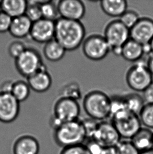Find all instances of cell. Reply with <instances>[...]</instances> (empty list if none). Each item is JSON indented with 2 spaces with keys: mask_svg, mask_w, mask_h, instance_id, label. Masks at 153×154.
<instances>
[{
  "mask_svg": "<svg viewBox=\"0 0 153 154\" xmlns=\"http://www.w3.org/2000/svg\"><path fill=\"white\" fill-rule=\"evenodd\" d=\"M59 154H90L84 144L69 146L62 148Z\"/></svg>",
  "mask_w": 153,
  "mask_h": 154,
  "instance_id": "33",
  "label": "cell"
},
{
  "mask_svg": "<svg viewBox=\"0 0 153 154\" xmlns=\"http://www.w3.org/2000/svg\"><path fill=\"white\" fill-rule=\"evenodd\" d=\"M31 88L27 82L19 80L14 82L10 94L19 103L23 102L29 97Z\"/></svg>",
  "mask_w": 153,
  "mask_h": 154,
  "instance_id": "23",
  "label": "cell"
},
{
  "mask_svg": "<svg viewBox=\"0 0 153 154\" xmlns=\"http://www.w3.org/2000/svg\"><path fill=\"white\" fill-rule=\"evenodd\" d=\"M102 154H118L116 147H104Z\"/></svg>",
  "mask_w": 153,
  "mask_h": 154,
  "instance_id": "39",
  "label": "cell"
},
{
  "mask_svg": "<svg viewBox=\"0 0 153 154\" xmlns=\"http://www.w3.org/2000/svg\"><path fill=\"white\" fill-rule=\"evenodd\" d=\"M60 97L78 100L82 97V93L78 84L71 82L67 84L61 89Z\"/></svg>",
  "mask_w": 153,
  "mask_h": 154,
  "instance_id": "26",
  "label": "cell"
},
{
  "mask_svg": "<svg viewBox=\"0 0 153 154\" xmlns=\"http://www.w3.org/2000/svg\"><path fill=\"white\" fill-rule=\"evenodd\" d=\"M27 79L31 90L38 93L47 91L52 85V76L45 66Z\"/></svg>",
  "mask_w": 153,
  "mask_h": 154,
  "instance_id": "16",
  "label": "cell"
},
{
  "mask_svg": "<svg viewBox=\"0 0 153 154\" xmlns=\"http://www.w3.org/2000/svg\"><path fill=\"white\" fill-rule=\"evenodd\" d=\"M41 1H27L25 15L33 23L42 19L40 4Z\"/></svg>",
  "mask_w": 153,
  "mask_h": 154,
  "instance_id": "28",
  "label": "cell"
},
{
  "mask_svg": "<svg viewBox=\"0 0 153 154\" xmlns=\"http://www.w3.org/2000/svg\"><path fill=\"white\" fill-rule=\"evenodd\" d=\"M86 36L85 26L80 21L59 17L55 21V39L66 51L76 50L82 44Z\"/></svg>",
  "mask_w": 153,
  "mask_h": 154,
  "instance_id": "1",
  "label": "cell"
},
{
  "mask_svg": "<svg viewBox=\"0 0 153 154\" xmlns=\"http://www.w3.org/2000/svg\"><path fill=\"white\" fill-rule=\"evenodd\" d=\"M143 55L142 45L130 38L122 46L121 56L127 61L137 62L141 60Z\"/></svg>",
  "mask_w": 153,
  "mask_h": 154,
  "instance_id": "21",
  "label": "cell"
},
{
  "mask_svg": "<svg viewBox=\"0 0 153 154\" xmlns=\"http://www.w3.org/2000/svg\"><path fill=\"white\" fill-rule=\"evenodd\" d=\"M153 38V20L142 17L130 29V38L140 44H147Z\"/></svg>",
  "mask_w": 153,
  "mask_h": 154,
  "instance_id": "14",
  "label": "cell"
},
{
  "mask_svg": "<svg viewBox=\"0 0 153 154\" xmlns=\"http://www.w3.org/2000/svg\"><path fill=\"white\" fill-rule=\"evenodd\" d=\"M12 18L0 11V33L9 31Z\"/></svg>",
  "mask_w": 153,
  "mask_h": 154,
  "instance_id": "34",
  "label": "cell"
},
{
  "mask_svg": "<svg viewBox=\"0 0 153 154\" xmlns=\"http://www.w3.org/2000/svg\"><path fill=\"white\" fill-rule=\"evenodd\" d=\"M140 19L139 14L133 10H127L120 17V20L125 26L130 29L135 25Z\"/></svg>",
  "mask_w": 153,
  "mask_h": 154,
  "instance_id": "30",
  "label": "cell"
},
{
  "mask_svg": "<svg viewBox=\"0 0 153 154\" xmlns=\"http://www.w3.org/2000/svg\"><path fill=\"white\" fill-rule=\"evenodd\" d=\"M66 50L55 38L45 44L44 46V55L48 60L56 62L64 57Z\"/></svg>",
  "mask_w": 153,
  "mask_h": 154,
  "instance_id": "22",
  "label": "cell"
},
{
  "mask_svg": "<svg viewBox=\"0 0 153 154\" xmlns=\"http://www.w3.org/2000/svg\"><path fill=\"white\" fill-rule=\"evenodd\" d=\"M130 140L140 152L153 149V131L142 127Z\"/></svg>",
  "mask_w": 153,
  "mask_h": 154,
  "instance_id": "18",
  "label": "cell"
},
{
  "mask_svg": "<svg viewBox=\"0 0 153 154\" xmlns=\"http://www.w3.org/2000/svg\"><path fill=\"white\" fill-rule=\"evenodd\" d=\"M111 123L121 138L130 140L142 126L139 115L125 109L112 115Z\"/></svg>",
  "mask_w": 153,
  "mask_h": 154,
  "instance_id": "5",
  "label": "cell"
},
{
  "mask_svg": "<svg viewBox=\"0 0 153 154\" xmlns=\"http://www.w3.org/2000/svg\"><path fill=\"white\" fill-rule=\"evenodd\" d=\"M100 7L109 17H121L127 11L128 3L125 0H104L100 2Z\"/></svg>",
  "mask_w": 153,
  "mask_h": 154,
  "instance_id": "20",
  "label": "cell"
},
{
  "mask_svg": "<svg viewBox=\"0 0 153 154\" xmlns=\"http://www.w3.org/2000/svg\"><path fill=\"white\" fill-rule=\"evenodd\" d=\"M27 1L25 0H5L0 1V11L11 18L25 15Z\"/></svg>",
  "mask_w": 153,
  "mask_h": 154,
  "instance_id": "19",
  "label": "cell"
},
{
  "mask_svg": "<svg viewBox=\"0 0 153 154\" xmlns=\"http://www.w3.org/2000/svg\"><path fill=\"white\" fill-rule=\"evenodd\" d=\"M110 47L103 36L93 34L85 39L82 43V52L90 60L99 61L108 55Z\"/></svg>",
  "mask_w": 153,
  "mask_h": 154,
  "instance_id": "8",
  "label": "cell"
},
{
  "mask_svg": "<svg viewBox=\"0 0 153 154\" xmlns=\"http://www.w3.org/2000/svg\"><path fill=\"white\" fill-rule=\"evenodd\" d=\"M20 112V103L9 93L0 91V122L9 124L14 122Z\"/></svg>",
  "mask_w": 153,
  "mask_h": 154,
  "instance_id": "11",
  "label": "cell"
},
{
  "mask_svg": "<svg viewBox=\"0 0 153 154\" xmlns=\"http://www.w3.org/2000/svg\"><path fill=\"white\" fill-rule=\"evenodd\" d=\"M60 17L73 21H80L85 16L86 7L80 0H62L57 3Z\"/></svg>",
  "mask_w": 153,
  "mask_h": 154,
  "instance_id": "13",
  "label": "cell"
},
{
  "mask_svg": "<svg viewBox=\"0 0 153 154\" xmlns=\"http://www.w3.org/2000/svg\"><path fill=\"white\" fill-rule=\"evenodd\" d=\"M85 145L90 154H102L104 148L93 140H90Z\"/></svg>",
  "mask_w": 153,
  "mask_h": 154,
  "instance_id": "35",
  "label": "cell"
},
{
  "mask_svg": "<svg viewBox=\"0 0 153 154\" xmlns=\"http://www.w3.org/2000/svg\"><path fill=\"white\" fill-rule=\"evenodd\" d=\"M111 51L116 56H121L122 55V47L114 48H111Z\"/></svg>",
  "mask_w": 153,
  "mask_h": 154,
  "instance_id": "40",
  "label": "cell"
},
{
  "mask_svg": "<svg viewBox=\"0 0 153 154\" xmlns=\"http://www.w3.org/2000/svg\"><path fill=\"white\" fill-rule=\"evenodd\" d=\"M42 18L50 21H56L59 16L57 3L52 1H41L40 4Z\"/></svg>",
  "mask_w": 153,
  "mask_h": 154,
  "instance_id": "25",
  "label": "cell"
},
{
  "mask_svg": "<svg viewBox=\"0 0 153 154\" xmlns=\"http://www.w3.org/2000/svg\"><path fill=\"white\" fill-rule=\"evenodd\" d=\"M17 71L23 77L28 78L42 69L44 64L40 54L33 48H27L15 60Z\"/></svg>",
  "mask_w": 153,
  "mask_h": 154,
  "instance_id": "7",
  "label": "cell"
},
{
  "mask_svg": "<svg viewBox=\"0 0 153 154\" xmlns=\"http://www.w3.org/2000/svg\"><path fill=\"white\" fill-rule=\"evenodd\" d=\"M40 145L36 138L28 134L19 136L12 147L13 154H38Z\"/></svg>",
  "mask_w": 153,
  "mask_h": 154,
  "instance_id": "15",
  "label": "cell"
},
{
  "mask_svg": "<svg viewBox=\"0 0 153 154\" xmlns=\"http://www.w3.org/2000/svg\"><path fill=\"white\" fill-rule=\"evenodd\" d=\"M13 83L14 82L11 81H6L4 82L1 86L0 91L10 93Z\"/></svg>",
  "mask_w": 153,
  "mask_h": 154,
  "instance_id": "37",
  "label": "cell"
},
{
  "mask_svg": "<svg viewBox=\"0 0 153 154\" xmlns=\"http://www.w3.org/2000/svg\"><path fill=\"white\" fill-rule=\"evenodd\" d=\"M54 142L61 148L83 144L87 139L82 123L80 120L63 123L53 129Z\"/></svg>",
  "mask_w": 153,
  "mask_h": 154,
  "instance_id": "2",
  "label": "cell"
},
{
  "mask_svg": "<svg viewBox=\"0 0 153 154\" xmlns=\"http://www.w3.org/2000/svg\"><path fill=\"white\" fill-rule=\"evenodd\" d=\"M149 43L150 46H151V48L152 52V53H153V38Z\"/></svg>",
  "mask_w": 153,
  "mask_h": 154,
  "instance_id": "42",
  "label": "cell"
},
{
  "mask_svg": "<svg viewBox=\"0 0 153 154\" xmlns=\"http://www.w3.org/2000/svg\"><path fill=\"white\" fill-rule=\"evenodd\" d=\"M142 125L153 129V104H145L139 115Z\"/></svg>",
  "mask_w": 153,
  "mask_h": 154,
  "instance_id": "27",
  "label": "cell"
},
{
  "mask_svg": "<svg viewBox=\"0 0 153 154\" xmlns=\"http://www.w3.org/2000/svg\"><path fill=\"white\" fill-rule=\"evenodd\" d=\"M140 154H153V149L140 152Z\"/></svg>",
  "mask_w": 153,
  "mask_h": 154,
  "instance_id": "41",
  "label": "cell"
},
{
  "mask_svg": "<svg viewBox=\"0 0 153 154\" xmlns=\"http://www.w3.org/2000/svg\"><path fill=\"white\" fill-rule=\"evenodd\" d=\"M81 122L85 128L87 138H88L91 140L93 137V135L95 133L99 123H98V121L90 118L85 119L82 120Z\"/></svg>",
  "mask_w": 153,
  "mask_h": 154,
  "instance_id": "32",
  "label": "cell"
},
{
  "mask_svg": "<svg viewBox=\"0 0 153 154\" xmlns=\"http://www.w3.org/2000/svg\"><path fill=\"white\" fill-rule=\"evenodd\" d=\"M126 83L135 92H143L153 83V76L147 64L138 61L129 69L126 75Z\"/></svg>",
  "mask_w": 153,
  "mask_h": 154,
  "instance_id": "6",
  "label": "cell"
},
{
  "mask_svg": "<svg viewBox=\"0 0 153 154\" xmlns=\"http://www.w3.org/2000/svg\"><path fill=\"white\" fill-rule=\"evenodd\" d=\"M123 97L126 108L130 112L139 115L145 105L142 97L136 93H130Z\"/></svg>",
  "mask_w": 153,
  "mask_h": 154,
  "instance_id": "24",
  "label": "cell"
},
{
  "mask_svg": "<svg viewBox=\"0 0 153 154\" xmlns=\"http://www.w3.org/2000/svg\"><path fill=\"white\" fill-rule=\"evenodd\" d=\"M55 21L42 19L33 22L29 35L34 41L46 44L55 38Z\"/></svg>",
  "mask_w": 153,
  "mask_h": 154,
  "instance_id": "12",
  "label": "cell"
},
{
  "mask_svg": "<svg viewBox=\"0 0 153 154\" xmlns=\"http://www.w3.org/2000/svg\"><path fill=\"white\" fill-rule=\"evenodd\" d=\"M83 107L89 118L104 121L110 116L111 98L104 92L93 91L85 96Z\"/></svg>",
  "mask_w": 153,
  "mask_h": 154,
  "instance_id": "3",
  "label": "cell"
},
{
  "mask_svg": "<svg viewBox=\"0 0 153 154\" xmlns=\"http://www.w3.org/2000/svg\"><path fill=\"white\" fill-rule=\"evenodd\" d=\"M33 22L25 15L12 19L8 32L13 37L21 39L29 35Z\"/></svg>",
  "mask_w": 153,
  "mask_h": 154,
  "instance_id": "17",
  "label": "cell"
},
{
  "mask_svg": "<svg viewBox=\"0 0 153 154\" xmlns=\"http://www.w3.org/2000/svg\"><path fill=\"white\" fill-rule=\"evenodd\" d=\"M80 106L77 100L60 97L54 106L53 115L50 124L52 129L63 123L79 119Z\"/></svg>",
  "mask_w": 153,
  "mask_h": 154,
  "instance_id": "4",
  "label": "cell"
},
{
  "mask_svg": "<svg viewBox=\"0 0 153 154\" xmlns=\"http://www.w3.org/2000/svg\"></svg>",
  "mask_w": 153,
  "mask_h": 154,
  "instance_id": "43",
  "label": "cell"
},
{
  "mask_svg": "<svg viewBox=\"0 0 153 154\" xmlns=\"http://www.w3.org/2000/svg\"><path fill=\"white\" fill-rule=\"evenodd\" d=\"M142 97L145 104H153V83L143 91Z\"/></svg>",
  "mask_w": 153,
  "mask_h": 154,
  "instance_id": "36",
  "label": "cell"
},
{
  "mask_svg": "<svg viewBox=\"0 0 153 154\" xmlns=\"http://www.w3.org/2000/svg\"><path fill=\"white\" fill-rule=\"evenodd\" d=\"M146 64L148 69L151 73L152 75L153 76V53L150 54L149 57L147 60Z\"/></svg>",
  "mask_w": 153,
  "mask_h": 154,
  "instance_id": "38",
  "label": "cell"
},
{
  "mask_svg": "<svg viewBox=\"0 0 153 154\" xmlns=\"http://www.w3.org/2000/svg\"><path fill=\"white\" fill-rule=\"evenodd\" d=\"M104 36L111 49L120 48L130 39V29L120 20H114L106 25Z\"/></svg>",
  "mask_w": 153,
  "mask_h": 154,
  "instance_id": "9",
  "label": "cell"
},
{
  "mask_svg": "<svg viewBox=\"0 0 153 154\" xmlns=\"http://www.w3.org/2000/svg\"><path fill=\"white\" fill-rule=\"evenodd\" d=\"M118 154H140L137 150L130 140H121L116 146Z\"/></svg>",
  "mask_w": 153,
  "mask_h": 154,
  "instance_id": "29",
  "label": "cell"
},
{
  "mask_svg": "<svg viewBox=\"0 0 153 154\" xmlns=\"http://www.w3.org/2000/svg\"><path fill=\"white\" fill-rule=\"evenodd\" d=\"M121 137L111 122L101 121L98 124L93 135V140L104 147H116Z\"/></svg>",
  "mask_w": 153,
  "mask_h": 154,
  "instance_id": "10",
  "label": "cell"
},
{
  "mask_svg": "<svg viewBox=\"0 0 153 154\" xmlns=\"http://www.w3.org/2000/svg\"><path fill=\"white\" fill-rule=\"evenodd\" d=\"M27 48L25 44L20 41H14L8 46V54L15 60L20 56Z\"/></svg>",
  "mask_w": 153,
  "mask_h": 154,
  "instance_id": "31",
  "label": "cell"
}]
</instances>
